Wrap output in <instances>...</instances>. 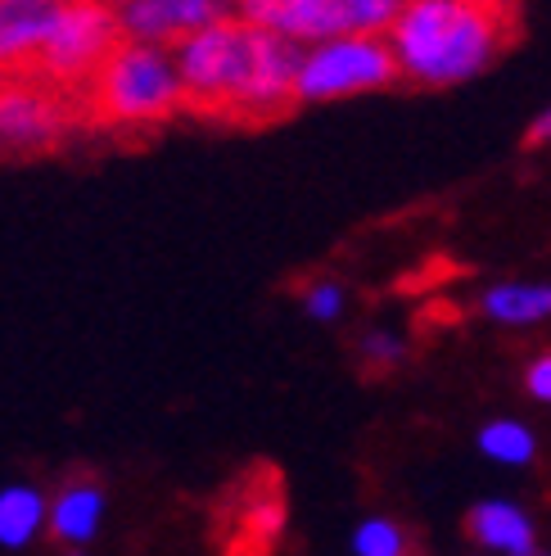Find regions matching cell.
Listing matches in <instances>:
<instances>
[{
  "label": "cell",
  "mask_w": 551,
  "mask_h": 556,
  "mask_svg": "<svg viewBox=\"0 0 551 556\" xmlns=\"http://www.w3.org/2000/svg\"><path fill=\"white\" fill-rule=\"evenodd\" d=\"M303 46L267 33L249 18H217L172 46L181 91L190 109L204 114H281L294 100L303 68Z\"/></svg>",
  "instance_id": "6da1fadb"
},
{
  "label": "cell",
  "mask_w": 551,
  "mask_h": 556,
  "mask_svg": "<svg viewBox=\"0 0 551 556\" xmlns=\"http://www.w3.org/2000/svg\"><path fill=\"white\" fill-rule=\"evenodd\" d=\"M507 33L511 18L502 10L465 5V0H417V5H402L398 23L389 27V50L398 73L425 87H448V81L475 77L502 50Z\"/></svg>",
  "instance_id": "7a4b0ae2"
},
{
  "label": "cell",
  "mask_w": 551,
  "mask_h": 556,
  "mask_svg": "<svg viewBox=\"0 0 551 556\" xmlns=\"http://www.w3.org/2000/svg\"><path fill=\"white\" fill-rule=\"evenodd\" d=\"M181 104H185V91L168 46L123 41L108 54V64L91 77V109L100 123H118V127L163 123Z\"/></svg>",
  "instance_id": "3957f363"
},
{
  "label": "cell",
  "mask_w": 551,
  "mask_h": 556,
  "mask_svg": "<svg viewBox=\"0 0 551 556\" xmlns=\"http://www.w3.org/2000/svg\"><path fill=\"white\" fill-rule=\"evenodd\" d=\"M398 77V60L389 41L380 37H335L321 41L303 54V68L294 81V100H344V96H362V91H380Z\"/></svg>",
  "instance_id": "277c9868"
},
{
  "label": "cell",
  "mask_w": 551,
  "mask_h": 556,
  "mask_svg": "<svg viewBox=\"0 0 551 556\" xmlns=\"http://www.w3.org/2000/svg\"><path fill=\"white\" fill-rule=\"evenodd\" d=\"M118 14L104 5H64L60 23L50 27V37L37 54V77L54 81V87H77V81L95 77L108 54H114L123 41Z\"/></svg>",
  "instance_id": "5b68a950"
},
{
  "label": "cell",
  "mask_w": 551,
  "mask_h": 556,
  "mask_svg": "<svg viewBox=\"0 0 551 556\" xmlns=\"http://www.w3.org/2000/svg\"><path fill=\"white\" fill-rule=\"evenodd\" d=\"M68 123V104L46 81L0 77V154H37L60 146Z\"/></svg>",
  "instance_id": "8992f818"
},
{
  "label": "cell",
  "mask_w": 551,
  "mask_h": 556,
  "mask_svg": "<svg viewBox=\"0 0 551 556\" xmlns=\"http://www.w3.org/2000/svg\"><path fill=\"white\" fill-rule=\"evenodd\" d=\"M240 14L294 46H308V50L321 41L348 37L344 0H249Z\"/></svg>",
  "instance_id": "52a82bcc"
},
{
  "label": "cell",
  "mask_w": 551,
  "mask_h": 556,
  "mask_svg": "<svg viewBox=\"0 0 551 556\" xmlns=\"http://www.w3.org/2000/svg\"><path fill=\"white\" fill-rule=\"evenodd\" d=\"M118 27L131 41H145V46H168L172 37H190L200 27L222 18V5L213 0H131V5L114 10Z\"/></svg>",
  "instance_id": "ba28073f"
},
{
  "label": "cell",
  "mask_w": 551,
  "mask_h": 556,
  "mask_svg": "<svg viewBox=\"0 0 551 556\" xmlns=\"http://www.w3.org/2000/svg\"><path fill=\"white\" fill-rule=\"evenodd\" d=\"M60 10L64 5H50V0H0V68L37 64L50 27L60 23Z\"/></svg>",
  "instance_id": "9c48e42d"
},
{
  "label": "cell",
  "mask_w": 551,
  "mask_h": 556,
  "mask_svg": "<svg viewBox=\"0 0 551 556\" xmlns=\"http://www.w3.org/2000/svg\"><path fill=\"white\" fill-rule=\"evenodd\" d=\"M471 539L502 556H534V525L507 497H488L471 511Z\"/></svg>",
  "instance_id": "30bf717a"
},
{
  "label": "cell",
  "mask_w": 551,
  "mask_h": 556,
  "mask_svg": "<svg viewBox=\"0 0 551 556\" xmlns=\"http://www.w3.org/2000/svg\"><path fill=\"white\" fill-rule=\"evenodd\" d=\"M100 516H104V493L91 480H73L60 489L50 507V530L60 543H91L100 530Z\"/></svg>",
  "instance_id": "8fae6325"
},
{
  "label": "cell",
  "mask_w": 551,
  "mask_h": 556,
  "mask_svg": "<svg viewBox=\"0 0 551 556\" xmlns=\"http://www.w3.org/2000/svg\"><path fill=\"white\" fill-rule=\"evenodd\" d=\"M46 520H50L46 497H41L33 484H10V489H0V543H5V547L33 543Z\"/></svg>",
  "instance_id": "7c38bea8"
},
{
  "label": "cell",
  "mask_w": 551,
  "mask_h": 556,
  "mask_svg": "<svg viewBox=\"0 0 551 556\" xmlns=\"http://www.w3.org/2000/svg\"><path fill=\"white\" fill-rule=\"evenodd\" d=\"M484 313L502 326H534L542 317H551V286H492L484 294Z\"/></svg>",
  "instance_id": "4fadbf2b"
},
{
  "label": "cell",
  "mask_w": 551,
  "mask_h": 556,
  "mask_svg": "<svg viewBox=\"0 0 551 556\" xmlns=\"http://www.w3.org/2000/svg\"><path fill=\"white\" fill-rule=\"evenodd\" d=\"M479 453L502 466H525V462H534V434L520 421H488L479 430Z\"/></svg>",
  "instance_id": "5bb4252c"
},
{
  "label": "cell",
  "mask_w": 551,
  "mask_h": 556,
  "mask_svg": "<svg viewBox=\"0 0 551 556\" xmlns=\"http://www.w3.org/2000/svg\"><path fill=\"white\" fill-rule=\"evenodd\" d=\"M353 552L357 556H407V534L398 530L394 520L371 516L353 530Z\"/></svg>",
  "instance_id": "9a60e30c"
},
{
  "label": "cell",
  "mask_w": 551,
  "mask_h": 556,
  "mask_svg": "<svg viewBox=\"0 0 551 556\" xmlns=\"http://www.w3.org/2000/svg\"><path fill=\"white\" fill-rule=\"evenodd\" d=\"M402 14L398 0H344L348 37H375L380 27H394Z\"/></svg>",
  "instance_id": "2e32d148"
},
{
  "label": "cell",
  "mask_w": 551,
  "mask_h": 556,
  "mask_svg": "<svg viewBox=\"0 0 551 556\" xmlns=\"http://www.w3.org/2000/svg\"><path fill=\"white\" fill-rule=\"evenodd\" d=\"M303 313L317 321H335L344 313V286L339 281H317L303 290Z\"/></svg>",
  "instance_id": "e0dca14e"
},
{
  "label": "cell",
  "mask_w": 551,
  "mask_h": 556,
  "mask_svg": "<svg viewBox=\"0 0 551 556\" xmlns=\"http://www.w3.org/2000/svg\"><path fill=\"white\" fill-rule=\"evenodd\" d=\"M362 353H367V363H375V367H394V363H402V340L380 330V336L362 340Z\"/></svg>",
  "instance_id": "ac0fdd59"
},
{
  "label": "cell",
  "mask_w": 551,
  "mask_h": 556,
  "mask_svg": "<svg viewBox=\"0 0 551 556\" xmlns=\"http://www.w3.org/2000/svg\"><path fill=\"white\" fill-rule=\"evenodd\" d=\"M525 384H529V394H534V399H542V403H551V353H547V357H538V363L529 367V376H525Z\"/></svg>",
  "instance_id": "d6986e66"
},
{
  "label": "cell",
  "mask_w": 551,
  "mask_h": 556,
  "mask_svg": "<svg viewBox=\"0 0 551 556\" xmlns=\"http://www.w3.org/2000/svg\"><path fill=\"white\" fill-rule=\"evenodd\" d=\"M529 141H534V146H542V141H551V109H547V114H542V118H538V123L529 127Z\"/></svg>",
  "instance_id": "ffe728a7"
}]
</instances>
